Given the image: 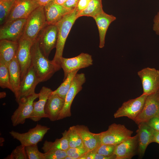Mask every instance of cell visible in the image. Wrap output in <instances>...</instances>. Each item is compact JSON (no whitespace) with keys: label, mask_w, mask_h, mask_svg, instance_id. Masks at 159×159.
Returning a JSON list of instances; mask_svg holds the SVG:
<instances>
[{"label":"cell","mask_w":159,"mask_h":159,"mask_svg":"<svg viewBox=\"0 0 159 159\" xmlns=\"http://www.w3.org/2000/svg\"><path fill=\"white\" fill-rule=\"evenodd\" d=\"M31 65L39 82L48 80L61 68L44 55L37 39L33 43L32 47Z\"/></svg>","instance_id":"cell-1"},{"label":"cell","mask_w":159,"mask_h":159,"mask_svg":"<svg viewBox=\"0 0 159 159\" xmlns=\"http://www.w3.org/2000/svg\"><path fill=\"white\" fill-rule=\"evenodd\" d=\"M79 13L75 8L65 15L57 23V41L55 55L52 60L61 67V59L62 57L66 39L72 26L76 20L78 18V16Z\"/></svg>","instance_id":"cell-2"},{"label":"cell","mask_w":159,"mask_h":159,"mask_svg":"<svg viewBox=\"0 0 159 159\" xmlns=\"http://www.w3.org/2000/svg\"><path fill=\"white\" fill-rule=\"evenodd\" d=\"M47 24L44 6H39L27 18L22 36L34 43Z\"/></svg>","instance_id":"cell-3"},{"label":"cell","mask_w":159,"mask_h":159,"mask_svg":"<svg viewBox=\"0 0 159 159\" xmlns=\"http://www.w3.org/2000/svg\"><path fill=\"white\" fill-rule=\"evenodd\" d=\"M133 132L123 125L113 123L100 133L101 144H118L132 137Z\"/></svg>","instance_id":"cell-4"},{"label":"cell","mask_w":159,"mask_h":159,"mask_svg":"<svg viewBox=\"0 0 159 159\" xmlns=\"http://www.w3.org/2000/svg\"><path fill=\"white\" fill-rule=\"evenodd\" d=\"M58 38L57 24H48L43 28L37 39L44 55L47 57L52 50L56 47Z\"/></svg>","instance_id":"cell-5"},{"label":"cell","mask_w":159,"mask_h":159,"mask_svg":"<svg viewBox=\"0 0 159 159\" xmlns=\"http://www.w3.org/2000/svg\"><path fill=\"white\" fill-rule=\"evenodd\" d=\"M33 42L22 36L18 41L16 57L20 67L21 80L31 66L32 49Z\"/></svg>","instance_id":"cell-6"},{"label":"cell","mask_w":159,"mask_h":159,"mask_svg":"<svg viewBox=\"0 0 159 159\" xmlns=\"http://www.w3.org/2000/svg\"><path fill=\"white\" fill-rule=\"evenodd\" d=\"M50 129V128L37 124L34 127L29 129L24 133H20L12 130L9 132L14 139L19 141L24 146L32 145L42 141L44 135Z\"/></svg>","instance_id":"cell-7"},{"label":"cell","mask_w":159,"mask_h":159,"mask_svg":"<svg viewBox=\"0 0 159 159\" xmlns=\"http://www.w3.org/2000/svg\"><path fill=\"white\" fill-rule=\"evenodd\" d=\"M148 95L142 94L125 102L114 114L115 118L127 117L134 121L142 110Z\"/></svg>","instance_id":"cell-8"},{"label":"cell","mask_w":159,"mask_h":159,"mask_svg":"<svg viewBox=\"0 0 159 159\" xmlns=\"http://www.w3.org/2000/svg\"><path fill=\"white\" fill-rule=\"evenodd\" d=\"M39 6L36 0H15L7 18L2 25L18 19H27Z\"/></svg>","instance_id":"cell-9"},{"label":"cell","mask_w":159,"mask_h":159,"mask_svg":"<svg viewBox=\"0 0 159 159\" xmlns=\"http://www.w3.org/2000/svg\"><path fill=\"white\" fill-rule=\"evenodd\" d=\"M86 78L84 74H77L74 76L71 87L65 99V102L58 120L62 119L71 115V107L76 95L82 90L83 85L85 83Z\"/></svg>","instance_id":"cell-10"},{"label":"cell","mask_w":159,"mask_h":159,"mask_svg":"<svg viewBox=\"0 0 159 159\" xmlns=\"http://www.w3.org/2000/svg\"><path fill=\"white\" fill-rule=\"evenodd\" d=\"M60 64L64 72V80L71 72L92 65L93 59L91 55L82 53L72 58H65L62 57L61 59Z\"/></svg>","instance_id":"cell-11"},{"label":"cell","mask_w":159,"mask_h":159,"mask_svg":"<svg viewBox=\"0 0 159 159\" xmlns=\"http://www.w3.org/2000/svg\"><path fill=\"white\" fill-rule=\"evenodd\" d=\"M143 90L142 94L147 95L159 90V71L154 68L146 67L139 71Z\"/></svg>","instance_id":"cell-12"},{"label":"cell","mask_w":159,"mask_h":159,"mask_svg":"<svg viewBox=\"0 0 159 159\" xmlns=\"http://www.w3.org/2000/svg\"><path fill=\"white\" fill-rule=\"evenodd\" d=\"M39 82L31 65L21 80L17 94L15 96L17 103L35 94V87Z\"/></svg>","instance_id":"cell-13"},{"label":"cell","mask_w":159,"mask_h":159,"mask_svg":"<svg viewBox=\"0 0 159 159\" xmlns=\"http://www.w3.org/2000/svg\"><path fill=\"white\" fill-rule=\"evenodd\" d=\"M26 19H20L1 26L0 40L18 42L24 32Z\"/></svg>","instance_id":"cell-14"},{"label":"cell","mask_w":159,"mask_h":159,"mask_svg":"<svg viewBox=\"0 0 159 159\" xmlns=\"http://www.w3.org/2000/svg\"><path fill=\"white\" fill-rule=\"evenodd\" d=\"M38 97L39 93H35L18 103V107L11 116V120L13 126L23 124L25 122L26 119H29L33 111V102Z\"/></svg>","instance_id":"cell-15"},{"label":"cell","mask_w":159,"mask_h":159,"mask_svg":"<svg viewBox=\"0 0 159 159\" xmlns=\"http://www.w3.org/2000/svg\"><path fill=\"white\" fill-rule=\"evenodd\" d=\"M159 114V90L148 95L141 112L134 122L137 125L147 122L151 118Z\"/></svg>","instance_id":"cell-16"},{"label":"cell","mask_w":159,"mask_h":159,"mask_svg":"<svg viewBox=\"0 0 159 159\" xmlns=\"http://www.w3.org/2000/svg\"><path fill=\"white\" fill-rule=\"evenodd\" d=\"M138 136H135L117 145L114 153L116 159H130L138 153Z\"/></svg>","instance_id":"cell-17"},{"label":"cell","mask_w":159,"mask_h":159,"mask_svg":"<svg viewBox=\"0 0 159 159\" xmlns=\"http://www.w3.org/2000/svg\"><path fill=\"white\" fill-rule=\"evenodd\" d=\"M47 23L57 24L66 14L74 9L67 8L63 5L58 4L54 0L44 6Z\"/></svg>","instance_id":"cell-18"},{"label":"cell","mask_w":159,"mask_h":159,"mask_svg":"<svg viewBox=\"0 0 159 159\" xmlns=\"http://www.w3.org/2000/svg\"><path fill=\"white\" fill-rule=\"evenodd\" d=\"M52 91L50 88L44 86L42 88L39 93V100L33 102V111L29 119L37 122L42 118H47L44 112V107Z\"/></svg>","instance_id":"cell-19"},{"label":"cell","mask_w":159,"mask_h":159,"mask_svg":"<svg viewBox=\"0 0 159 159\" xmlns=\"http://www.w3.org/2000/svg\"><path fill=\"white\" fill-rule=\"evenodd\" d=\"M138 125L136 131L138 136V153L140 158L144 155L148 145L152 143L154 129L146 122L140 123Z\"/></svg>","instance_id":"cell-20"},{"label":"cell","mask_w":159,"mask_h":159,"mask_svg":"<svg viewBox=\"0 0 159 159\" xmlns=\"http://www.w3.org/2000/svg\"><path fill=\"white\" fill-rule=\"evenodd\" d=\"M65 99L57 94L52 93L47 100L44 107V112L47 118L52 121L58 120Z\"/></svg>","instance_id":"cell-21"},{"label":"cell","mask_w":159,"mask_h":159,"mask_svg":"<svg viewBox=\"0 0 159 159\" xmlns=\"http://www.w3.org/2000/svg\"><path fill=\"white\" fill-rule=\"evenodd\" d=\"M75 126L81 138L83 146L87 151L93 150L101 144L100 133L92 132L87 126L83 125Z\"/></svg>","instance_id":"cell-22"},{"label":"cell","mask_w":159,"mask_h":159,"mask_svg":"<svg viewBox=\"0 0 159 159\" xmlns=\"http://www.w3.org/2000/svg\"><path fill=\"white\" fill-rule=\"evenodd\" d=\"M93 18L96 22L98 30L100 37L99 47L102 48L105 46V36L108 28L110 24L116 19V18L103 11Z\"/></svg>","instance_id":"cell-23"},{"label":"cell","mask_w":159,"mask_h":159,"mask_svg":"<svg viewBox=\"0 0 159 159\" xmlns=\"http://www.w3.org/2000/svg\"><path fill=\"white\" fill-rule=\"evenodd\" d=\"M18 42L0 40V62L8 65L15 57Z\"/></svg>","instance_id":"cell-24"},{"label":"cell","mask_w":159,"mask_h":159,"mask_svg":"<svg viewBox=\"0 0 159 159\" xmlns=\"http://www.w3.org/2000/svg\"><path fill=\"white\" fill-rule=\"evenodd\" d=\"M8 67L11 91L15 96L21 81L20 67L16 56L9 63Z\"/></svg>","instance_id":"cell-25"},{"label":"cell","mask_w":159,"mask_h":159,"mask_svg":"<svg viewBox=\"0 0 159 159\" xmlns=\"http://www.w3.org/2000/svg\"><path fill=\"white\" fill-rule=\"evenodd\" d=\"M62 137L57 139L54 142L45 140L42 147L44 153L52 149H57L66 151L69 147L67 136V130L62 133Z\"/></svg>","instance_id":"cell-26"},{"label":"cell","mask_w":159,"mask_h":159,"mask_svg":"<svg viewBox=\"0 0 159 159\" xmlns=\"http://www.w3.org/2000/svg\"><path fill=\"white\" fill-rule=\"evenodd\" d=\"M103 11L102 0H91L87 7L79 13L78 17L85 16L93 18Z\"/></svg>","instance_id":"cell-27"},{"label":"cell","mask_w":159,"mask_h":159,"mask_svg":"<svg viewBox=\"0 0 159 159\" xmlns=\"http://www.w3.org/2000/svg\"><path fill=\"white\" fill-rule=\"evenodd\" d=\"M79 70L73 71L70 73L64 80L63 82L55 90L53 91L52 94H56L61 97L65 99L66 95L69 90L73 79Z\"/></svg>","instance_id":"cell-28"},{"label":"cell","mask_w":159,"mask_h":159,"mask_svg":"<svg viewBox=\"0 0 159 159\" xmlns=\"http://www.w3.org/2000/svg\"><path fill=\"white\" fill-rule=\"evenodd\" d=\"M67 136L69 147L74 148L84 146L81 138L75 125L69 127L67 130Z\"/></svg>","instance_id":"cell-29"},{"label":"cell","mask_w":159,"mask_h":159,"mask_svg":"<svg viewBox=\"0 0 159 159\" xmlns=\"http://www.w3.org/2000/svg\"><path fill=\"white\" fill-rule=\"evenodd\" d=\"M0 86L2 88H6L12 90L8 65L1 62H0Z\"/></svg>","instance_id":"cell-30"},{"label":"cell","mask_w":159,"mask_h":159,"mask_svg":"<svg viewBox=\"0 0 159 159\" xmlns=\"http://www.w3.org/2000/svg\"><path fill=\"white\" fill-rule=\"evenodd\" d=\"M15 0H2L0 1V24L2 25L9 14Z\"/></svg>","instance_id":"cell-31"},{"label":"cell","mask_w":159,"mask_h":159,"mask_svg":"<svg viewBox=\"0 0 159 159\" xmlns=\"http://www.w3.org/2000/svg\"><path fill=\"white\" fill-rule=\"evenodd\" d=\"M25 149L29 159H45L44 153L39 151L37 144L26 146Z\"/></svg>","instance_id":"cell-32"},{"label":"cell","mask_w":159,"mask_h":159,"mask_svg":"<svg viewBox=\"0 0 159 159\" xmlns=\"http://www.w3.org/2000/svg\"><path fill=\"white\" fill-rule=\"evenodd\" d=\"M4 159H27L28 157L26 150L25 147L21 144L17 146L12 151L10 155Z\"/></svg>","instance_id":"cell-33"},{"label":"cell","mask_w":159,"mask_h":159,"mask_svg":"<svg viewBox=\"0 0 159 159\" xmlns=\"http://www.w3.org/2000/svg\"><path fill=\"white\" fill-rule=\"evenodd\" d=\"M117 145L101 144L96 148V153L106 156L112 155L114 154L115 150Z\"/></svg>","instance_id":"cell-34"},{"label":"cell","mask_w":159,"mask_h":159,"mask_svg":"<svg viewBox=\"0 0 159 159\" xmlns=\"http://www.w3.org/2000/svg\"><path fill=\"white\" fill-rule=\"evenodd\" d=\"M67 155L73 159H79L82 155L85 154L87 150L84 147L70 148L66 151Z\"/></svg>","instance_id":"cell-35"},{"label":"cell","mask_w":159,"mask_h":159,"mask_svg":"<svg viewBox=\"0 0 159 159\" xmlns=\"http://www.w3.org/2000/svg\"><path fill=\"white\" fill-rule=\"evenodd\" d=\"M45 159H64L67 156L66 151L52 149L44 153Z\"/></svg>","instance_id":"cell-36"},{"label":"cell","mask_w":159,"mask_h":159,"mask_svg":"<svg viewBox=\"0 0 159 159\" xmlns=\"http://www.w3.org/2000/svg\"><path fill=\"white\" fill-rule=\"evenodd\" d=\"M146 122L154 130L159 131V114L151 118Z\"/></svg>","instance_id":"cell-37"},{"label":"cell","mask_w":159,"mask_h":159,"mask_svg":"<svg viewBox=\"0 0 159 159\" xmlns=\"http://www.w3.org/2000/svg\"><path fill=\"white\" fill-rule=\"evenodd\" d=\"M153 21V30L157 35H159V11L155 16Z\"/></svg>","instance_id":"cell-38"},{"label":"cell","mask_w":159,"mask_h":159,"mask_svg":"<svg viewBox=\"0 0 159 159\" xmlns=\"http://www.w3.org/2000/svg\"><path fill=\"white\" fill-rule=\"evenodd\" d=\"M91 0H80L76 7L80 13L87 6Z\"/></svg>","instance_id":"cell-39"},{"label":"cell","mask_w":159,"mask_h":159,"mask_svg":"<svg viewBox=\"0 0 159 159\" xmlns=\"http://www.w3.org/2000/svg\"><path fill=\"white\" fill-rule=\"evenodd\" d=\"M80 0H67L63 4L66 7L74 9L76 8Z\"/></svg>","instance_id":"cell-40"},{"label":"cell","mask_w":159,"mask_h":159,"mask_svg":"<svg viewBox=\"0 0 159 159\" xmlns=\"http://www.w3.org/2000/svg\"><path fill=\"white\" fill-rule=\"evenodd\" d=\"M96 148L93 150L87 151L86 153L87 159H95V155L96 153Z\"/></svg>","instance_id":"cell-41"},{"label":"cell","mask_w":159,"mask_h":159,"mask_svg":"<svg viewBox=\"0 0 159 159\" xmlns=\"http://www.w3.org/2000/svg\"><path fill=\"white\" fill-rule=\"evenodd\" d=\"M152 142L159 144V131L154 130Z\"/></svg>","instance_id":"cell-42"},{"label":"cell","mask_w":159,"mask_h":159,"mask_svg":"<svg viewBox=\"0 0 159 159\" xmlns=\"http://www.w3.org/2000/svg\"><path fill=\"white\" fill-rule=\"evenodd\" d=\"M40 6H44L50 1L54 0H36Z\"/></svg>","instance_id":"cell-43"},{"label":"cell","mask_w":159,"mask_h":159,"mask_svg":"<svg viewBox=\"0 0 159 159\" xmlns=\"http://www.w3.org/2000/svg\"><path fill=\"white\" fill-rule=\"evenodd\" d=\"M67 0H54V1L55 3L58 4L63 5Z\"/></svg>","instance_id":"cell-44"},{"label":"cell","mask_w":159,"mask_h":159,"mask_svg":"<svg viewBox=\"0 0 159 159\" xmlns=\"http://www.w3.org/2000/svg\"><path fill=\"white\" fill-rule=\"evenodd\" d=\"M6 96V93L4 92H0V98L4 97Z\"/></svg>","instance_id":"cell-45"},{"label":"cell","mask_w":159,"mask_h":159,"mask_svg":"<svg viewBox=\"0 0 159 159\" xmlns=\"http://www.w3.org/2000/svg\"><path fill=\"white\" fill-rule=\"evenodd\" d=\"M79 159H87L86 156V153L81 156L79 158Z\"/></svg>","instance_id":"cell-46"},{"label":"cell","mask_w":159,"mask_h":159,"mask_svg":"<svg viewBox=\"0 0 159 159\" xmlns=\"http://www.w3.org/2000/svg\"><path fill=\"white\" fill-rule=\"evenodd\" d=\"M64 159H73V158L71 157L67 156Z\"/></svg>","instance_id":"cell-47"},{"label":"cell","mask_w":159,"mask_h":159,"mask_svg":"<svg viewBox=\"0 0 159 159\" xmlns=\"http://www.w3.org/2000/svg\"><path fill=\"white\" fill-rule=\"evenodd\" d=\"M0 138L1 139V138ZM1 141L0 140V144H2V142H4V139L3 138H1Z\"/></svg>","instance_id":"cell-48"}]
</instances>
